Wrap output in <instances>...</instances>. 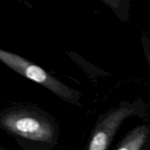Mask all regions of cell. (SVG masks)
I'll use <instances>...</instances> for the list:
<instances>
[{"mask_svg": "<svg viewBox=\"0 0 150 150\" xmlns=\"http://www.w3.org/2000/svg\"><path fill=\"white\" fill-rule=\"evenodd\" d=\"M0 128L14 136L24 149H52L58 141L59 127L54 117L32 105H18L2 111Z\"/></svg>", "mask_w": 150, "mask_h": 150, "instance_id": "1", "label": "cell"}, {"mask_svg": "<svg viewBox=\"0 0 150 150\" xmlns=\"http://www.w3.org/2000/svg\"><path fill=\"white\" fill-rule=\"evenodd\" d=\"M0 61L16 73L44 86L65 102L81 107V94L26 59L0 48Z\"/></svg>", "mask_w": 150, "mask_h": 150, "instance_id": "2", "label": "cell"}, {"mask_svg": "<svg viewBox=\"0 0 150 150\" xmlns=\"http://www.w3.org/2000/svg\"><path fill=\"white\" fill-rule=\"evenodd\" d=\"M141 103L123 101L98 117L88 142V149L107 150L110 148L122 123L133 116H140Z\"/></svg>", "mask_w": 150, "mask_h": 150, "instance_id": "3", "label": "cell"}, {"mask_svg": "<svg viewBox=\"0 0 150 150\" xmlns=\"http://www.w3.org/2000/svg\"><path fill=\"white\" fill-rule=\"evenodd\" d=\"M150 139V127L138 126L129 132L115 147L116 150H141L146 147Z\"/></svg>", "mask_w": 150, "mask_h": 150, "instance_id": "4", "label": "cell"}, {"mask_svg": "<svg viewBox=\"0 0 150 150\" xmlns=\"http://www.w3.org/2000/svg\"><path fill=\"white\" fill-rule=\"evenodd\" d=\"M121 22L127 21L129 17V0H101Z\"/></svg>", "mask_w": 150, "mask_h": 150, "instance_id": "5", "label": "cell"}]
</instances>
